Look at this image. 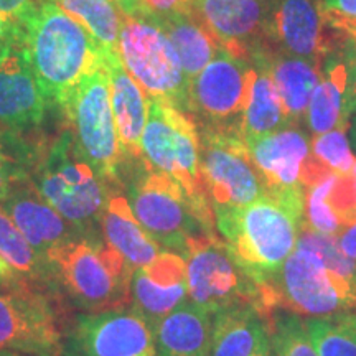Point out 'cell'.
<instances>
[{"instance_id": "cell-1", "label": "cell", "mask_w": 356, "mask_h": 356, "mask_svg": "<svg viewBox=\"0 0 356 356\" xmlns=\"http://www.w3.org/2000/svg\"><path fill=\"white\" fill-rule=\"evenodd\" d=\"M256 284L262 317L274 309L309 318L356 312V264L341 252L337 236L304 225L292 254L274 274Z\"/></svg>"}, {"instance_id": "cell-2", "label": "cell", "mask_w": 356, "mask_h": 356, "mask_svg": "<svg viewBox=\"0 0 356 356\" xmlns=\"http://www.w3.org/2000/svg\"><path fill=\"white\" fill-rule=\"evenodd\" d=\"M24 25V53L48 102L63 106L84 79L106 66L91 33L56 3L42 0Z\"/></svg>"}, {"instance_id": "cell-3", "label": "cell", "mask_w": 356, "mask_h": 356, "mask_svg": "<svg viewBox=\"0 0 356 356\" xmlns=\"http://www.w3.org/2000/svg\"><path fill=\"white\" fill-rule=\"evenodd\" d=\"M305 190L266 191L259 200L215 218L229 254L254 282L274 274L297 246Z\"/></svg>"}, {"instance_id": "cell-4", "label": "cell", "mask_w": 356, "mask_h": 356, "mask_svg": "<svg viewBox=\"0 0 356 356\" xmlns=\"http://www.w3.org/2000/svg\"><path fill=\"white\" fill-rule=\"evenodd\" d=\"M26 178L79 234H97L111 188L79 154L70 127L37 150Z\"/></svg>"}, {"instance_id": "cell-5", "label": "cell", "mask_w": 356, "mask_h": 356, "mask_svg": "<svg viewBox=\"0 0 356 356\" xmlns=\"http://www.w3.org/2000/svg\"><path fill=\"white\" fill-rule=\"evenodd\" d=\"M48 279L88 312L131 304L134 267L97 234L76 236L44 254Z\"/></svg>"}, {"instance_id": "cell-6", "label": "cell", "mask_w": 356, "mask_h": 356, "mask_svg": "<svg viewBox=\"0 0 356 356\" xmlns=\"http://www.w3.org/2000/svg\"><path fill=\"white\" fill-rule=\"evenodd\" d=\"M127 200L137 221L163 251L184 257L195 239L215 234V215L210 203L197 202L184 186L144 162L127 186Z\"/></svg>"}, {"instance_id": "cell-7", "label": "cell", "mask_w": 356, "mask_h": 356, "mask_svg": "<svg viewBox=\"0 0 356 356\" xmlns=\"http://www.w3.org/2000/svg\"><path fill=\"white\" fill-rule=\"evenodd\" d=\"M118 56L149 97L188 114L190 81L175 48L154 19L124 15Z\"/></svg>"}, {"instance_id": "cell-8", "label": "cell", "mask_w": 356, "mask_h": 356, "mask_svg": "<svg viewBox=\"0 0 356 356\" xmlns=\"http://www.w3.org/2000/svg\"><path fill=\"white\" fill-rule=\"evenodd\" d=\"M79 154L109 188L121 180L124 160L113 108L108 70L101 68L71 92L65 104Z\"/></svg>"}, {"instance_id": "cell-9", "label": "cell", "mask_w": 356, "mask_h": 356, "mask_svg": "<svg viewBox=\"0 0 356 356\" xmlns=\"http://www.w3.org/2000/svg\"><path fill=\"white\" fill-rule=\"evenodd\" d=\"M140 152L150 170L173 178L197 202L210 203L200 173V132L191 115L149 97Z\"/></svg>"}, {"instance_id": "cell-10", "label": "cell", "mask_w": 356, "mask_h": 356, "mask_svg": "<svg viewBox=\"0 0 356 356\" xmlns=\"http://www.w3.org/2000/svg\"><path fill=\"white\" fill-rule=\"evenodd\" d=\"M200 173L215 218L241 210L266 193L264 181L239 132L203 127Z\"/></svg>"}, {"instance_id": "cell-11", "label": "cell", "mask_w": 356, "mask_h": 356, "mask_svg": "<svg viewBox=\"0 0 356 356\" xmlns=\"http://www.w3.org/2000/svg\"><path fill=\"white\" fill-rule=\"evenodd\" d=\"M188 300L215 317L236 307L251 305L262 317L257 284L236 264L228 248L216 234L195 239L184 254Z\"/></svg>"}, {"instance_id": "cell-12", "label": "cell", "mask_w": 356, "mask_h": 356, "mask_svg": "<svg viewBox=\"0 0 356 356\" xmlns=\"http://www.w3.org/2000/svg\"><path fill=\"white\" fill-rule=\"evenodd\" d=\"M252 65L246 58L220 48L190 83V111L204 127L241 134Z\"/></svg>"}, {"instance_id": "cell-13", "label": "cell", "mask_w": 356, "mask_h": 356, "mask_svg": "<svg viewBox=\"0 0 356 356\" xmlns=\"http://www.w3.org/2000/svg\"><path fill=\"white\" fill-rule=\"evenodd\" d=\"M61 356H157L154 327L131 305L78 315Z\"/></svg>"}, {"instance_id": "cell-14", "label": "cell", "mask_w": 356, "mask_h": 356, "mask_svg": "<svg viewBox=\"0 0 356 356\" xmlns=\"http://www.w3.org/2000/svg\"><path fill=\"white\" fill-rule=\"evenodd\" d=\"M63 337L50 300L24 282L0 286V350L61 356Z\"/></svg>"}, {"instance_id": "cell-15", "label": "cell", "mask_w": 356, "mask_h": 356, "mask_svg": "<svg viewBox=\"0 0 356 356\" xmlns=\"http://www.w3.org/2000/svg\"><path fill=\"white\" fill-rule=\"evenodd\" d=\"M191 15L220 48L249 60L266 47L264 0H195Z\"/></svg>"}, {"instance_id": "cell-16", "label": "cell", "mask_w": 356, "mask_h": 356, "mask_svg": "<svg viewBox=\"0 0 356 356\" xmlns=\"http://www.w3.org/2000/svg\"><path fill=\"white\" fill-rule=\"evenodd\" d=\"M266 38L287 53L318 65L325 55L323 10L317 0H264Z\"/></svg>"}, {"instance_id": "cell-17", "label": "cell", "mask_w": 356, "mask_h": 356, "mask_svg": "<svg viewBox=\"0 0 356 356\" xmlns=\"http://www.w3.org/2000/svg\"><path fill=\"white\" fill-rule=\"evenodd\" d=\"M188 299L186 264L180 254L162 251L150 264L134 269L131 305L155 328Z\"/></svg>"}, {"instance_id": "cell-18", "label": "cell", "mask_w": 356, "mask_h": 356, "mask_svg": "<svg viewBox=\"0 0 356 356\" xmlns=\"http://www.w3.org/2000/svg\"><path fill=\"white\" fill-rule=\"evenodd\" d=\"M249 155L264 181L266 191L305 190L302 170L310 157V137L297 124L246 142Z\"/></svg>"}, {"instance_id": "cell-19", "label": "cell", "mask_w": 356, "mask_h": 356, "mask_svg": "<svg viewBox=\"0 0 356 356\" xmlns=\"http://www.w3.org/2000/svg\"><path fill=\"white\" fill-rule=\"evenodd\" d=\"M48 99L24 53V43L0 60V127L22 132L38 127Z\"/></svg>"}, {"instance_id": "cell-20", "label": "cell", "mask_w": 356, "mask_h": 356, "mask_svg": "<svg viewBox=\"0 0 356 356\" xmlns=\"http://www.w3.org/2000/svg\"><path fill=\"white\" fill-rule=\"evenodd\" d=\"M10 216L15 226L22 231L25 239L32 244L40 256L68 243L70 239L81 236L63 216L40 197L29 178L19 180L6 202L0 204Z\"/></svg>"}, {"instance_id": "cell-21", "label": "cell", "mask_w": 356, "mask_h": 356, "mask_svg": "<svg viewBox=\"0 0 356 356\" xmlns=\"http://www.w3.org/2000/svg\"><path fill=\"white\" fill-rule=\"evenodd\" d=\"M106 70L109 74L111 108L124 160L140 162V139L149 118V97L131 78L118 55H106Z\"/></svg>"}, {"instance_id": "cell-22", "label": "cell", "mask_w": 356, "mask_h": 356, "mask_svg": "<svg viewBox=\"0 0 356 356\" xmlns=\"http://www.w3.org/2000/svg\"><path fill=\"white\" fill-rule=\"evenodd\" d=\"M270 56L273 51L262 50L249 58L252 65V79L241 122L244 142L270 136L292 126L270 76Z\"/></svg>"}, {"instance_id": "cell-23", "label": "cell", "mask_w": 356, "mask_h": 356, "mask_svg": "<svg viewBox=\"0 0 356 356\" xmlns=\"http://www.w3.org/2000/svg\"><path fill=\"white\" fill-rule=\"evenodd\" d=\"M99 229L104 241L134 269L150 264L163 251L134 216L127 197L113 188L101 216Z\"/></svg>"}, {"instance_id": "cell-24", "label": "cell", "mask_w": 356, "mask_h": 356, "mask_svg": "<svg viewBox=\"0 0 356 356\" xmlns=\"http://www.w3.org/2000/svg\"><path fill=\"white\" fill-rule=\"evenodd\" d=\"M157 356H210L213 315L185 302L155 325Z\"/></svg>"}, {"instance_id": "cell-25", "label": "cell", "mask_w": 356, "mask_h": 356, "mask_svg": "<svg viewBox=\"0 0 356 356\" xmlns=\"http://www.w3.org/2000/svg\"><path fill=\"white\" fill-rule=\"evenodd\" d=\"M269 66L289 121L302 126L310 97L320 81L318 65L287 53H273Z\"/></svg>"}, {"instance_id": "cell-26", "label": "cell", "mask_w": 356, "mask_h": 356, "mask_svg": "<svg viewBox=\"0 0 356 356\" xmlns=\"http://www.w3.org/2000/svg\"><path fill=\"white\" fill-rule=\"evenodd\" d=\"M346 68L343 58L330 56L320 73V81L310 97L305 114L307 129L312 136H320L328 131L348 124L350 113L345 106Z\"/></svg>"}, {"instance_id": "cell-27", "label": "cell", "mask_w": 356, "mask_h": 356, "mask_svg": "<svg viewBox=\"0 0 356 356\" xmlns=\"http://www.w3.org/2000/svg\"><path fill=\"white\" fill-rule=\"evenodd\" d=\"M266 335L264 318L254 307L226 310L213 317L210 356H252Z\"/></svg>"}, {"instance_id": "cell-28", "label": "cell", "mask_w": 356, "mask_h": 356, "mask_svg": "<svg viewBox=\"0 0 356 356\" xmlns=\"http://www.w3.org/2000/svg\"><path fill=\"white\" fill-rule=\"evenodd\" d=\"M154 22L170 40L190 83L220 50L216 40L191 13H175L163 19H154Z\"/></svg>"}, {"instance_id": "cell-29", "label": "cell", "mask_w": 356, "mask_h": 356, "mask_svg": "<svg viewBox=\"0 0 356 356\" xmlns=\"http://www.w3.org/2000/svg\"><path fill=\"white\" fill-rule=\"evenodd\" d=\"M91 33L106 55H118L124 13L111 0H48Z\"/></svg>"}, {"instance_id": "cell-30", "label": "cell", "mask_w": 356, "mask_h": 356, "mask_svg": "<svg viewBox=\"0 0 356 356\" xmlns=\"http://www.w3.org/2000/svg\"><path fill=\"white\" fill-rule=\"evenodd\" d=\"M307 333L318 356H356V314L304 320Z\"/></svg>"}, {"instance_id": "cell-31", "label": "cell", "mask_w": 356, "mask_h": 356, "mask_svg": "<svg viewBox=\"0 0 356 356\" xmlns=\"http://www.w3.org/2000/svg\"><path fill=\"white\" fill-rule=\"evenodd\" d=\"M262 318L275 356H318L300 315L274 309Z\"/></svg>"}, {"instance_id": "cell-32", "label": "cell", "mask_w": 356, "mask_h": 356, "mask_svg": "<svg viewBox=\"0 0 356 356\" xmlns=\"http://www.w3.org/2000/svg\"><path fill=\"white\" fill-rule=\"evenodd\" d=\"M0 256L22 277L48 279L47 261L25 239L10 216L0 208Z\"/></svg>"}, {"instance_id": "cell-33", "label": "cell", "mask_w": 356, "mask_h": 356, "mask_svg": "<svg viewBox=\"0 0 356 356\" xmlns=\"http://www.w3.org/2000/svg\"><path fill=\"white\" fill-rule=\"evenodd\" d=\"M37 150L26 145L19 132L0 127V204L6 202L17 181L29 177Z\"/></svg>"}, {"instance_id": "cell-34", "label": "cell", "mask_w": 356, "mask_h": 356, "mask_svg": "<svg viewBox=\"0 0 356 356\" xmlns=\"http://www.w3.org/2000/svg\"><path fill=\"white\" fill-rule=\"evenodd\" d=\"M335 180L337 175L332 173L305 191L304 222H302L305 228L328 236H338L345 229L340 216L337 215V211L328 202V195L335 185Z\"/></svg>"}, {"instance_id": "cell-35", "label": "cell", "mask_w": 356, "mask_h": 356, "mask_svg": "<svg viewBox=\"0 0 356 356\" xmlns=\"http://www.w3.org/2000/svg\"><path fill=\"white\" fill-rule=\"evenodd\" d=\"M348 124H341L320 136H314L310 140V154L323 163L335 175L351 173L355 165V155L351 152L348 140Z\"/></svg>"}, {"instance_id": "cell-36", "label": "cell", "mask_w": 356, "mask_h": 356, "mask_svg": "<svg viewBox=\"0 0 356 356\" xmlns=\"http://www.w3.org/2000/svg\"><path fill=\"white\" fill-rule=\"evenodd\" d=\"M24 43V25L0 12V60Z\"/></svg>"}, {"instance_id": "cell-37", "label": "cell", "mask_w": 356, "mask_h": 356, "mask_svg": "<svg viewBox=\"0 0 356 356\" xmlns=\"http://www.w3.org/2000/svg\"><path fill=\"white\" fill-rule=\"evenodd\" d=\"M195 0H144L147 12L152 19L175 15V13H191Z\"/></svg>"}, {"instance_id": "cell-38", "label": "cell", "mask_w": 356, "mask_h": 356, "mask_svg": "<svg viewBox=\"0 0 356 356\" xmlns=\"http://www.w3.org/2000/svg\"><path fill=\"white\" fill-rule=\"evenodd\" d=\"M343 63L346 68V86H345V106L351 114L356 111V55L350 50H345Z\"/></svg>"}, {"instance_id": "cell-39", "label": "cell", "mask_w": 356, "mask_h": 356, "mask_svg": "<svg viewBox=\"0 0 356 356\" xmlns=\"http://www.w3.org/2000/svg\"><path fill=\"white\" fill-rule=\"evenodd\" d=\"M37 0H0V12L17 22H25L38 7Z\"/></svg>"}, {"instance_id": "cell-40", "label": "cell", "mask_w": 356, "mask_h": 356, "mask_svg": "<svg viewBox=\"0 0 356 356\" xmlns=\"http://www.w3.org/2000/svg\"><path fill=\"white\" fill-rule=\"evenodd\" d=\"M323 17L325 20L330 22L335 29L343 30V32L348 35L350 38L348 47L350 50L356 55V20L346 19V17H341V15H335V13H330V12H323Z\"/></svg>"}, {"instance_id": "cell-41", "label": "cell", "mask_w": 356, "mask_h": 356, "mask_svg": "<svg viewBox=\"0 0 356 356\" xmlns=\"http://www.w3.org/2000/svg\"><path fill=\"white\" fill-rule=\"evenodd\" d=\"M322 10L356 20V0H322Z\"/></svg>"}, {"instance_id": "cell-42", "label": "cell", "mask_w": 356, "mask_h": 356, "mask_svg": "<svg viewBox=\"0 0 356 356\" xmlns=\"http://www.w3.org/2000/svg\"><path fill=\"white\" fill-rule=\"evenodd\" d=\"M337 243L341 252L356 264V222L346 226L340 234L337 236Z\"/></svg>"}, {"instance_id": "cell-43", "label": "cell", "mask_w": 356, "mask_h": 356, "mask_svg": "<svg viewBox=\"0 0 356 356\" xmlns=\"http://www.w3.org/2000/svg\"><path fill=\"white\" fill-rule=\"evenodd\" d=\"M126 17H150L144 0H111Z\"/></svg>"}, {"instance_id": "cell-44", "label": "cell", "mask_w": 356, "mask_h": 356, "mask_svg": "<svg viewBox=\"0 0 356 356\" xmlns=\"http://www.w3.org/2000/svg\"><path fill=\"white\" fill-rule=\"evenodd\" d=\"M24 282L22 275L17 273L13 267H10L0 256V286H8V284H19Z\"/></svg>"}, {"instance_id": "cell-45", "label": "cell", "mask_w": 356, "mask_h": 356, "mask_svg": "<svg viewBox=\"0 0 356 356\" xmlns=\"http://www.w3.org/2000/svg\"><path fill=\"white\" fill-rule=\"evenodd\" d=\"M252 356H275L273 346H270V343H269V338H267V335L262 338L261 343L257 345V348H256L254 355H252Z\"/></svg>"}, {"instance_id": "cell-46", "label": "cell", "mask_w": 356, "mask_h": 356, "mask_svg": "<svg viewBox=\"0 0 356 356\" xmlns=\"http://www.w3.org/2000/svg\"><path fill=\"white\" fill-rule=\"evenodd\" d=\"M0 356H35V355L20 353V351H10V350H0Z\"/></svg>"}, {"instance_id": "cell-47", "label": "cell", "mask_w": 356, "mask_h": 356, "mask_svg": "<svg viewBox=\"0 0 356 356\" xmlns=\"http://www.w3.org/2000/svg\"><path fill=\"white\" fill-rule=\"evenodd\" d=\"M351 139H353V144L356 149V115H355V121H353V129H351Z\"/></svg>"}, {"instance_id": "cell-48", "label": "cell", "mask_w": 356, "mask_h": 356, "mask_svg": "<svg viewBox=\"0 0 356 356\" xmlns=\"http://www.w3.org/2000/svg\"><path fill=\"white\" fill-rule=\"evenodd\" d=\"M351 177H353V180H355V186H356V160H355L353 170H351Z\"/></svg>"}]
</instances>
